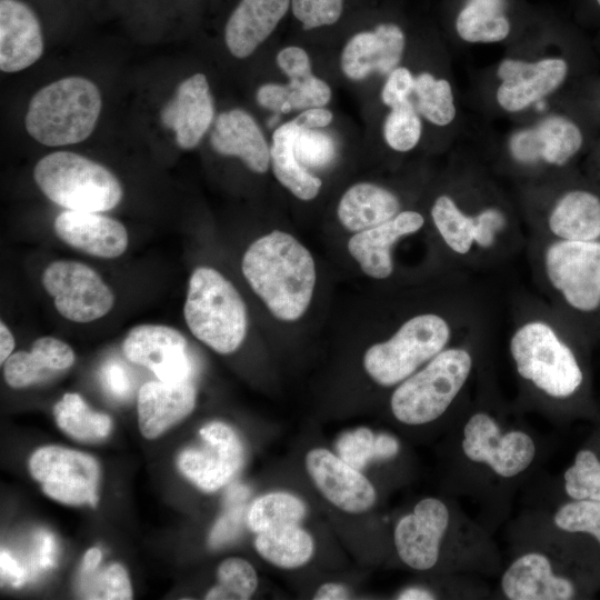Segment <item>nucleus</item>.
I'll return each instance as SVG.
<instances>
[{
	"label": "nucleus",
	"instance_id": "31",
	"mask_svg": "<svg viewBox=\"0 0 600 600\" xmlns=\"http://www.w3.org/2000/svg\"><path fill=\"white\" fill-rule=\"evenodd\" d=\"M302 131L294 120L274 130L270 157L278 181L301 200L316 198L321 189L320 178L311 174L296 158L293 142Z\"/></svg>",
	"mask_w": 600,
	"mask_h": 600
},
{
	"label": "nucleus",
	"instance_id": "17",
	"mask_svg": "<svg viewBox=\"0 0 600 600\" xmlns=\"http://www.w3.org/2000/svg\"><path fill=\"white\" fill-rule=\"evenodd\" d=\"M449 519V510L441 500H420L396 524L394 546L400 559L412 569H431L439 559Z\"/></svg>",
	"mask_w": 600,
	"mask_h": 600
},
{
	"label": "nucleus",
	"instance_id": "32",
	"mask_svg": "<svg viewBox=\"0 0 600 600\" xmlns=\"http://www.w3.org/2000/svg\"><path fill=\"white\" fill-rule=\"evenodd\" d=\"M254 547L264 560L282 569L302 567L314 551L312 537L299 524H286L259 532Z\"/></svg>",
	"mask_w": 600,
	"mask_h": 600
},
{
	"label": "nucleus",
	"instance_id": "42",
	"mask_svg": "<svg viewBox=\"0 0 600 600\" xmlns=\"http://www.w3.org/2000/svg\"><path fill=\"white\" fill-rule=\"evenodd\" d=\"M553 521L562 531L589 536L600 547V501L571 499L557 510Z\"/></svg>",
	"mask_w": 600,
	"mask_h": 600
},
{
	"label": "nucleus",
	"instance_id": "27",
	"mask_svg": "<svg viewBox=\"0 0 600 600\" xmlns=\"http://www.w3.org/2000/svg\"><path fill=\"white\" fill-rule=\"evenodd\" d=\"M501 589L511 600H568L578 596L576 583L556 574L550 560L540 552L516 559L502 576Z\"/></svg>",
	"mask_w": 600,
	"mask_h": 600
},
{
	"label": "nucleus",
	"instance_id": "52",
	"mask_svg": "<svg viewBox=\"0 0 600 600\" xmlns=\"http://www.w3.org/2000/svg\"><path fill=\"white\" fill-rule=\"evenodd\" d=\"M1 574L7 577L13 586H20L23 581V570L18 562L4 550L0 553Z\"/></svg>",
	"mask_w": 600,
	"mask_h": 600
},
{
	"label": "nucleus",
	"instance_id": "7",
	"mask_svg": "<svg viewBox=\"0 0 600 600\" xmlns=\"http://www.w3.org/2000/svg\"><path fill=\"white\" fill-rule=\"evenodd\" d=\"M463 347H449L399 383L390 400L394 418L410 426L429 423L450 407L472 370Z\"/></svg>",
	"mask_w": 600,
	"mask_h": 600
},
{
	"label": "nucleus",
	"instance_id": "49",
	"mask_svg": "<svg viewBox=\"0 0 600 600\" xmlns=\"http://www.w3.org/2000/svg\"><path fill=\"white\" fill-rule=\"evenodd\" d=\"M101 380L104 388L114 398H127L131 391L130 376L126 368L117 361H109L102 367Z\"/></svg>",
	"mask_w": 600,
	"mask_h": 600
},
{
	"label": "nucleus",
	"instance_id": "57",
	"mask_svg": "<svg viewBox=\"0 0 600 600\" xmlns=\"http://www.w3.org/2000/svg\"><path fill=\"white\" fill-rule=\"evenodd\" d=\"M589 180L600 191V141L591 158Z\"/></svg>",
	"mask_w": 600,
	"mask_h": 600
},
{
	"label": "nucleus",
	"instance_id": "18",
	"mask_svg": "<svg viewBox=\"0 0 600 600\" xmlns=\"http://www.w3.org/2000/svg\"><path fill=\"white\" fill-rule=\"evenodd\" d=\"M306 468L317 489L337 508L362 513L374 504L377 493L372 483L338 454L314 448L306 454Z\"/></svg>",
	"mask_w": 600,
	"mask_h": 600
},
{
	"label": "nucleus",
	"instance_id": "6",
	"mask_svg": "<svg viewBox=\"0 0 600 600\" xmlns=\"http://www.w3.org/2000/svg\"><path fill=\"white\" fill-rule=\"evenodd\" d=\"M33 179L43 194L68 210L103 212L123 196L118 178L104 166L70 151L41 158Z\"/></svg>",
	"mask_w": 600,
	"mask_h": 600
},
{
	"label": "nucleus",
	"instance_id": "47",
	"mask_svg": "<svg viewBox=\"0 0 600 600\" xmlns=\"http://www.w3.org/2000/svg\"><path fill=\"white\" fill-rule=\"evenodd\" d=\"M416 78L404 67L394 68L387 78L381 91L382 102L393 108L410 99L414 91Z\"/></svg>",
	"mask_w": 600,
	"mask_h": 600
},
{
	"label": "nucleus",
	"instance_id": "34",
	"mask_svg": "<svg viewBox=\"0 0 600 600\" xmlns=\"http://www.w3.org/2000/svg\"><path fill=\"white\" fill-rule=\"evenodd\" d=\"M58 427L69 437L82 442H98L109 436L112 420L93 411L78 393H66L53 407Z\"/></svg>",
	"mask_w": 600,
	"mask_h": 600
},
{
	"label": "nucleus",
	"instance_id": "9",
	"mask_svg": "<svg viewBox=\"0 0 600 600\" xmlns=\"http://www.w3.org/2000/svg\"><path fill=\"white\" fill-rule=\"evenodd\" d=\"M599 118V104L586 114H551L517 131L509 142L510 153L521 164L566 167L588 147L592 121Z\"/></svg>",
	"mask_w": 600,
	"mask_h": 600
},
{
	"label": "nucleus",
	"instance_id": "30",
	"mask_svg": "<svg viewBox=\"0 0 600 600\" xmlns=\"http://www.w3.org/2000/svg\"><path fill=\"white\" fill-rule=\"evenodd\" d=\"M400 208L398 197L391 191L361 182L343 193L337 213L346 229L360 232L390 220L400 212Z\"/></svg>",
	"mask_w": 600,
	"mask_h": 600
},
{
	"label": "nucleus",
	"instance_id": "48",
	"mask_svg": "<svg viewBox=\"0 0 600 600\" xmlns=\"http://www.w3.org/2000/svg\"><path fill=\"white\" fill-rule=\"evenodd\" d=\"M277 63L289 79L302 78L311 73V64L304 49L286 47L277 54Z\"/></svg>",
	"mask_w": 600,
	"mask_h": 600
},
{
	"label": "nucleus",
	"instance_id": "13",
	"mask_svg": "<svg viewBox=\"0 0 600 600\" xmlns=\"http://www.w3.org/2000/svg\"><path fill=\"white\" fill-rule=\"evenodd\" d=\"M461 447L469 460L488 464L502 478L523 472L536 454L530 436L518 430L502 433L494 419L484 412L469 418L463 428Z\"/></svg>",
	"mask_w": 600,
	"mask_h": 600
},
{
	"label": "nucleus",
	"instance_id": "33",
	"mask_svg": "<svg viewBox=\"0 0 600 600\" xmlns=\"http://www.w3.org/2000/svg\"><path fill=\"white\" fill-rule=\"evenodd\" d=\"M504 6L506 0H468L456 19L458 36L470 43L504 40L511 31Z\"/></svg>",
	"mask_w": 600,
	"mask_h": 600
},
{
	"label": "nucleus",
	"instance_id": "21",
	"mask_svg": "<svg viewBox=\"0 0 600 600\" xmlns=\"http://www.w3.org/2000/svg\"><path fill=\"white\" fill-rule=\"evenodd\" d=\"M53 227L61 241L93 257L118 258L128 248L126 227L100 212L67 210L57 216Z\"/></svg>",
	"mask_w": 600,
	"mask_h": 600
},
{
	"label": "nucleus",
	"instance_id": "51",
	"mask_svg": "<svg viewBox=\"0 0 600 600\" xmlns=\"http://www.w3.org/2000/svg\"><path fill=\"white\" fill-rule=\"evenodd\" d=\"M332 112L320 107L306 109L293 120L302 130H308L324 128L332 121Z\"/></svg>",
	"mask_w": 600,
	"mask_h": 600
},
{
	"label": "nucleus",
	"instance_id": "28",
	"mask_svg": "<svg viewBox=\"0 0 600 600\" xmlns=\"http://www.w3.org/2000/svg\"><path fill=\"white\" fill-rule=\"evenodd\" d=\"M210 143L216 152L240 158L254 172L264 173L269 168L270 148L256 120L242 109L218 116Z\"/></svg>",
	"mask_w": 600,
	"mask_h": 600
},
{
	"label": "nucleus",
	"instance_id": "4",
	"mask_svg": "<svg viewBox=\"0 0 600 600\" xmlns=\"http://www.w3.org/2000/svg\"><path fill=\"white\" fill-rule=\"evenodd\" d=\"M97 86L82 77H67L40 89L30 100L24 126L49 147L74 144L93 131L101 111Z\"/></svg>",
	"mask_w": 600,
	"mask_h": 600
},
{
	"label": "nucleus",
	"instance_id": "56",
	"mask_svg": "<svg viewBox=\"0 0 600 600\" xmlns=\"http://www.w3.org/2000/svg\"><path fill=\"white\" fill-rule=\"evenodd\" d=\"M102 559V552L99 548L89 549L81 563V571H91L99 567Z\"/></svg>",
	"mask_w": 600,
	"mask_h": 600
},
{
	"label": "nucleus",
	"instance_id": "26",
	"mask_svg": "<svg viewBox=\"0 0 600 600\" xmlns=\"http://www.w3.org/2000/svg\"><path fill=\"white\" fill-rule=\"evenodd\" d=\"M291 0H238L224 22V42L239 59L249 57L276 30Z\"/></svg>",
	"mask_w": 600,
	"mask_h": 600
},
{
	"label": "nucleus",
	"instance_id": "45",
	"mask_svg": "<svg viewBox=\"0 0 600 600\" xmlns=\"http://www.w3.org/2000/svg\"><path fill=\"white\" fill-rule=\"evenodd\" d=\"M344 7L346 0H291L290 10L308 31L336 24L342 18Z\"/></svg>",
	"mask_w": 600,
	"mask_h": 600
},
{
	"label": "nucleus",
	"instance_id": "20",
	"mask_svg": "<svg viewBox=\"0 0 600 600\" xmlns=\"http://www.w3.org/2000/svg\"><path fill=\"white\" fill-rule=\"evenodd\" d=\"M43 52L40 17L26 0H0V69L18 72Z\"/></svg>",
	"mask_w": 600,
	"mask_h": 600
},
{
	"label": "nucleus",
	"instance_id": "59",
	"mask_svg": "<svg viewBox=\"0 0 600 600\" xmlns=\"http://www.w3.org/2000/svg\"><path fill=\"white\" fill-rule=\"evenodd\" d=\"M594 93H596V96H597L596 99H597V101H598V103H599V106H600V90L597 91V92H594Z\"/></svg>",
	"mask_w": 600,
	"mask_h": 600
},
{
	"label": "nucleus",
	"instance_id": "1",
	"mask_svg": "<svg viewBox=\"0 0 600 600\" xmlns=\"http://www.w3.org/2000/svg\"><path fill=\"white\" fill-rule=\"evenodd\" d=\"M242 273L279 320H298L308 309L316 284L311 253L291 234L274 230L247 249Z\"/></svg>",
	"mask_w": 600,
	"mask_h": 600
},
{
	"label": "nucleus",
	"instance_id": "60",
	"mask_svg": "<svg viewBox=\"0 0 600 600\" xmlns=\"http://www.w3.org/2000/svg\"><path fill=\"white\" fill-rule=\"evenodd\" d=\"M594 3H596L597 7L600 9V0H594Z\"/></svg>",
	"mask_w": 600,
	"mask_h": 600
},
{
	"label": "nucleus",
	"instance_id": "43",
	"mask_svg": "<svg viewBox=\"0 0 600 600\" xmlns=\"http://www.w3.org/2000/svg\"><path fill=\"white\" fill-rule=\"evenodd\" d=\"M249 490L244 486L234 484L226 494V506L222 514L213 526L209 536V546L220 548L232 541L247 521V499Z\"/></svg>",
	"mask_w": 600,
	"mask_h": 600
},
{
	"label": "nucleus",
	"instance_id": "53",
	"mask_svg": "<svg viewBox=\"0 0 600 600\" xmlns=\"http://www.w3.org/2000/svg\"><path fill=\"white\" fill-rule=\"evenodd\" d=\"M350 592L343 584L328 582L322 584L316 592V600H342L349 599Z\"/></svg>",
	"mask_w": 600,
	"mask_h": 600
},
{
	"label": "nucleus",
	"instance_id": "38",
	"mask_svg": "<svg viewBox=\"0 0 600 600\" xmlns=\"http://www.w3.org/2000/svg\"><path fill=\"white\" fill-rule=\"evenodd\" d=\"M218 583L206 594V599L244 600L249 599L258 586L254 568L244 559L228 558L217 571Z\"/></svg>",
	"mask_w": 600,
	"mask_h": 600
},
{
	"label": "nucleus",
	"instance_id": "11",
	"mask_svg": "<svg viewBox=\"0 0 600 600\" xmlns=\"http://www.w3.org/2000/svg\"><path fill=\"white\" fill-rule=\"evenodd\" d=\"M42 284L57 311L67 320L87 323L104 317L114 304L109 286L92 268L74 260L47 266Z\"/></svg>",
	"mask_w": 600,
	"mask_h": 600
},
{
	"label": "nucleus",
	"instance_id": "55",
	"mask_svg": "<svg viewBox=\"0 0 600 600\" xmlns=\"http://www.w3.org/2000/svg\"><path fill=\"white\" fill-rule=\"evenodd\" d=\"M398 599L399 600H431V599H434V596L430 591L423 588L411 587L400 592L398 596Z\"/></svg>",
	"mask_w": 600,
	"mask_h": 600
},
{
	"label": "nucleus",
	"instance_id": "19",
	"mask_svg": "<svg viewBox=\"0 0 600 600\" xmlns=\"http://www.w3.org/2000/svg\"><path fill=\"white\" fill-rule=\"evenodd\" d=\"M404 47L401 27L380 22L348 40L341 53V69L351 80H362L372 72L388 74L399 64Z\"/></svg>",
	"mask_w": 600,
	"mask_h": 600
},
{
	"label": "nucleus",
	"instance_id": "44",
	"mask_svg": "<svg viewBox=\"0 0 600 600\" xmlns=\"http://www.w3.org/2000/svg\"><path fill=\"white\" fill-rule=\"evenodd\" d=\"M293 152L307 169H322L336 156V144L331 136L319 129L302 130L294 139Z\"/></svg>",
	"mask_w": 600,
	"mask_h": 600
},
{
	"label": "nucleus",
	"instance_id": "12",
	"mask_svg": "<svg viewBox=\"0 0 600 600\" xmlns=\"http://www.w3.org/2000/svg\"><path fill=\"white\" fill-rule=\"evenodd\" d=\"M244 461V448L227 423L213 421L199 430V442L177 459L180 472L198 489L214 492L226 486Z\"/></svg>",
	"mask_w": 600,
	"mask_h": 600
},
{
	"label": "nucleus",
	"instance_id": "41",
	"mask_svg": "<svg viewBox=\"0 0 600 600\" xmlns=\"http://www.w3.org/2000/svg\"><path fill=\"white\" fill-rule=\"evenodd\" d=\"M421 132V119L410 99L391 108L383 124V137L391 149L410 151L418 144Z\"/></svg>",
	"mask_w": 600,
	"mask_h": 600
},
{
	"label": "nucleus",
	"instance_id": "2",
	"mask_svg": "<svg viewBox=\"0 0 600 600\" xmlns=\"http://www.w3.org/2000/svg\"><path fill=\"white\" fill-rule=\"evenodd\" d=\"M543 318L519 324L510 338V353L521 378L554 399H571L587 386V370L577 347Z\"/></svg>",
	"mask_w": 600,
	"mask_h": 600
},
{
	"label": "nucleus",
	"instance_id": "29",
	"mask_svg": "<svg viewBox=\"0 0 600 600\" xmlns=\"http://www.w3.org/2000/svg\"><path fill=\"white\" fill-rule=\"evenodd\" d=\"M74 359L68 343L54 337H41L32 343L30 351L14 352L6 360L4 379L11 388H27L66 371Z\"/></svg>",
	"mask_w": 600,
	"mask_h": 600
},
{
	"label": "nucleus",
	"instance_id": "3",
	"mask_svg": "<svg viewBox=\"0 0 600 600\" xmlns=\"http://www.w3.org/2000/svg\"><path fill=\"white\" fill-rule=\"evenodd\" d=\"M542 267L567 320L588 341L600 339V239H552L544 248Z\"/></svg>",
	"mask_w": 600,
	"mask_h": 600
},
{
	"label": "nucleus",
	"instance_id": "25",
	"mask_svg": "<svg viewBox=\"0 0 600 600\" xmlns=\"http://www.w3.org/2000/svg\"><path fill=\"white\" fill-rule=\"evenodd\" d=\"M423 223L421 213L413 210L400 211L379 226L356 232L348 242V250L367 276L386 279L393 271V246L402 237L419 231Z\"/></svg>",
	"mask_w": 600,
	"mask_h": 600
},
{
	"label": "nucleus",
	"instance_id": "50",
	"mask_svg": "<svg viewBox=\"0 0 600 600\" xmlns=\"http://www.w3.org/2000/svg\"><path fill=\"white\" fill-rule=\"evenodd\" d=\"M256 99L261 107L276 113L292 111L287 86L278 83L263 84L258 89Z\"/></svg>",
	"mask_w": 600,
	"mask_h": 600
},
{
	"label": "nucleus",
	"instance_id": "40",
	"mask_svg": "<svg viewBox=\"0 0 600 600\" xmlns=\"http://www.w3.org/2000/svg\"><path fill=\"white\" fill-rule=\"evenodd\" d=\"M563 478L564 491L571 499L600 501V459L593 449L579 450Z\"/></svg>",
	"mask_w": 600,
	"mask_h": 600
},
{
	"label": "nucleus",
	"instance_id": "5",
	"mask_svg": "<svg viewBox=\"0 0 600 600\" xmlns=\"http://www.w3.org/2000/svg\"><path fill=\"white\" fill-rule=\"evenodd\" d=\"M191 333L218 353L234 352L243 342L248 317L233 284L209 267L193 270L183 307Z\"/></svg>",
	"mask_w": 600,
	"mask_h": 600
},
{
	"label": "nucleus",
	"instance_id": "22",
	"mask_svg": "<svg viewBox=\"0 0 600 600\" xmlns=\"http://www.w3.org/2000/svg\"><path fill=\"white\" fill-rule=\"evenodd\" d=\"M213 116L208 80L203 73H196L179 84L174 97L161 111V121L174 132L180 148L192 149L208 131Z\"/></svg>",
	"mask_w": 600,
	"mask_h": 600
},
{
	"label": "nucleus",
	"instance_id": "35",
	"mask_svg": "<svg viewBox=\"0 0 600 600\" xmlns=\"http://www.w3.org/2000/svg\"><path fill=\"white\" fill-rule=\"evenodd\" d=\"M336 450L343 461L361 471L371 461L394 458L400 450V443L391 434H377L369 428L361 427L342 433L336 442Z\"/></svg>",
	"mask_w": 600,
	"mask_h": 600
},
{
	"label": "nucleus",
	"instance_id": "54",
	"mask_svg": "<svg viewBox=\"0 0 600 600\" xmlns=\"http://www.w3.org/2000/svg\"><path fill=\"white\" fill-rule=\"evenodd\" d=\"M14 348V338L8 326L0 322V362L4 363L6 360L12 354Z\"/></svg>",
	"mask_w": 600,
	"mask_h": 600
},
{
	"label": "nucleus",
	"instance_id": "39",
	"mask_svg": "<svg viewBox=\"0 0 600 600\" xmlns=\"http://www.w3.org/2000/svg\"><path fill=\"white\" fill-rule=\"evenodd\" d=\"M80 594L86 599H132V587L127 570L120 563L80 573Z\"/></svg>",
	"mask_w": 600,
	"mask_h": 600
},
{
	"label": "nucleus",
	"instance_id": "8",
	"mask_svg": "<svg viewBox=\"0 0 600 600\" xmlns=\"http://www.w3.org/2000/svg\"><path fill=\"white\" fill-rule=\"evenodd\" d=\"M451 336V324L444 317L417 314L391 338L371 346L364 353L363 367L378 384H399L446 349Z\"/></svg>",
	"mask_w": 600,
	"mask_h": 600
},
{
	"label": "nucleus",
	"instance_id": "14",
	"mask_svg": "<svg viewBox=\"0 0 600 600\" xmlns=\"http://www.w3.org/2000/svg\"><path fill=\"white\" fill-rule=\"evenodd\" d=\"M127 359L166 382L191 381L192 363L181 332L164 324L133 327L122 342Z\"/></svg>",
	"mask_w": 600,
	"mask_h": 600
},
{
	"label": "nucleus",
	"instance_id": "58",
	"mask_svg": "<svg viewBox=\"0 0 600 600\" xmlns=\"http://www.w3.org/2000/svg\"><path fill=\"white\" fill-rule=\"evenodd\" d=\"M53 554V540L50 536H44L41 546V563L44 567H48L52 562Z\"/></svg>",
	"mask_w": 600,
	"mask_h": 600
},
{
	"label": "nucleus",
	"instance_id": "36",
	"mask_svg": "<svg viewBox=\"0 0 600 600\" xmlns=\"http://www.w3.org/2000/svg\"><path fill=\"white\" fill-rule=\"evenodd\" d=\"M307 512L306 503L297 496L274 491L257 498L248 509L247 526L259 533L271 528L299 524Z\"/></svg>",
	"mask_w": 600,
	"mask_h": 600
},
{
	"label": "nucleus",
	"instance_id": "15",
	"mask_svg": "<svg viewBox=\"0 0 600 600\" xmlns=\"http://www.w3.org/2000/svg\"><path fill=\"white\" fill-rule=\"evenodd\" d=\"M570 72V62L561 57L533 62L504 59L497 70L501 80L497 102L507 112L522 111L558 90Z\"/></svg>",
	"mask_w": 600,
	"mask_h": 600
},
{
	"label": "nucleus",
	"instance_id": "24",
	"mask_svg": "<svg viewBox=\"0 0 600 600\" xmlns=\"http://www.w3.org/2000/svg\"><path fill=\"white\" fill-rule=\"evenodd\" d=\"M197 390L191 381H149L138 393L137 412L141 434L156 439L187 418L194 409Z\"/></svg>",
	"mask_w": 600,
	"mask_h": 600
},
{
	"label": "nucleus",
	"instance_id": "16",
	"mask_svg": "<svg viewBox=\"0 0 600 600\" xmlns=\"http://www.w3.org/2000/svg\"><path fill=\"white\" fill-rule=\"evenodd\" d=\"M431 218L443 242L459 256H468L474 248H493L508 223L506 213L497 207L468 213L448 194L434 200Z\"/></svg>",
	"mask_w": 600,
	"mask_h": 600
},
{
	"label": "nucleus",
	"instance_id": "23",
	"mask_svg": "<svg viewBox=\"0 0 600 600\" xmlns=\"http://www.w3.org/2000/svg\"><path fill=\"white\" fill-rule=\"evenodd\" d=\"M552 239H600V191L588 180H573L556 199L547 219Z\"/></svg>",
	"mask_w": 600,
	"mask_h": 600
},
{
	"label": "nucleus",
	"instance_id": "10",
	"mask_svg": "<svg viewBox=\"0 0 600 600\" xmlns=\"http://www.w3.org/2000/svg\"><path fill=\"white\" fill-rule=\"evenodd\" d=\"M29 471L51 499L70 506L96 507L101 470L90 454L60 446H46L29 459Z\"/></svg>",
	"mask_w": 600,
	"mask_h": 600
},
{
	"label": "nucleus",
	"instance_id": "37",
	"mask_svg": "<svg viewBox=\"0 0 600 600\" xmlns=\"http://www.w3.org/2000/svg\"><path fill=\"white\" fill-rule=\"evenodd\" d=\"M416 108L429 122L446 127L456 117L454 98L451 84L446 79L434 78L428 72L416 77Z\"/></svg>",
	"mask_w": 600,
	"mask_h": 600
},
{
	"label": "nucleus",
	"instance_id": "46",
	"mask_svg": "<svg viewBox=\"0 0 600 600\" xmlns=\"http://www.w3.org/2000/svg\"><path fill=\"white\" fill-rule=\"evenodd\" d=\"M289 80L287 87L292 110L320 108L331 99V89L328 83L312 73Z\"/></svg>",
	"mask_w": 600,
	"mask_h": 600
}]
</instances>
